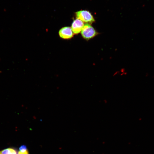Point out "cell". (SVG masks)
<instances>
[{
    "instance_id": "6da1fadb",
    "label": "cell",
    "mask_w": 154,
    "mask_h": 154,
    "mask_svg": "<svg viewBox=\"0 0 154 154\" xmlns=\"http://www.w3.org/2000/svg\"><path fill=\"white\" fill-rule=\"evenodd\" d=\"M81 32L83 38L87 40L94 38L98 34L93 27L88 23L84 25Z\"/></svg>"
},
{
    "instance_id": "7a4b0ae2",
    "label": "cell",
    "mask_w": 154,
    "mask_h": 154,
    "mask_svg": "<svg viewBox=\"0 0 154 154\" xmlns=\"http://www.w3.org/2000/svg\"><path fill=\"white\" fill-rule=\"evenodd\" d=\"M77 19L83 22L91 24L95 21L91 13L88 11L83 10L78 11L75 13Z\"/></svg>"
},
{
    "instance_id": "3957f363",
    "label": "cell",
    "mask_w": 154,
    "mask_h": 154,
    "mask_svg": "<svg viewBox=\"0 0 154 154\" xmlns=\"http://www.w3.org/2000/svg\"><path fill=\"white\" fill-rule=\"evenodd\" d=\"M60 37L64 39H69L72 38L73 33L70 27H63L59 31Z\"/></svg>"
},
{
    "instance_id": "277c9868",
    "label": "cell",
    "mask_w": 154,
    "mask_h": 154,
    "mask_svg": "<svg viewBox=\"0 0 154 154\" xmlns=\"http://www.w3.org/2000/svg\"><path fill=\"white\" fill-rule=\"evenodd\" d=\"M84 25L83 22L78 19L74 20L71 25V29L73 33L75 34L79 33Z\"/></svg>"
},
{
    "instance_id": "5b68a950",
    "label": "cell",
    "mask_w": 154,
    "mask_h": 154,
    "mask_svg": "<svg viewBox=\"0 0 154 154\" xmlns=\"http://www.w3.org/2000/svg\"><path fill=\"white\" fill-rule=\"evenodd\" d=\"M1 154H17L16 151L12 148H8L1 151Z\"/></svg>"
},
{
    "instance_id": "8992f818",
    "label": "cell",
    "mask_w": 154,
    "mask_h": 154,
    "mask_svg": "<svg viewBox=\"0 0 154 154\" xmlns=\"http://www.w3.org/2000/svg\"><path fill=\"white\" fill-rule=\"evenodd\" d=\"M19 151L24 152L27 150V148L25 145H22L19 148Z\"/></svg>"
},
{
    "instance_id": "52a82bcc",
    "label": "cell",
    "mask_w": 154,
    "mask_h": 154,
    "mask_svg": "<svg viewBox=\"0 0 154 154\" xmlns=\"http://www.w3.org/2000/svg\"><path fill=\"white\" fill-rule=\"evenodd\" d=\"M18 154H29L28 150L24 152H22L19 151Z\"/></svg>"
},
{
    "instance_id": "ba28073f",
    "label": "cell",
    "mask_w": 154,
    "mask_h": 154,
    "mask_svg": "<svg viewBox=\"0 0 154 154\" xmlns=\"http://www.w3.org/2000/svg\"><path fill=\"white\" fill-rule=\"evenodd\" d=\"M103 102L105 104H107V101L106 100H104Z\"/></svg>"
},
{
    "instance_id": "9c48e42d",
    "label": "cell",
    "mask_w": 154,
    "mask_h": 154,
    "mask_svg": "<svg viewBox=\"0 0 154 154\" xmlns=\"http://www.w3.org/2000/svg\"><path fill=\"white\" fill-rule=\"evenodd\" d=\"M0 154H1V153L0 152Z\"/></svg>"
}]
</instances>
